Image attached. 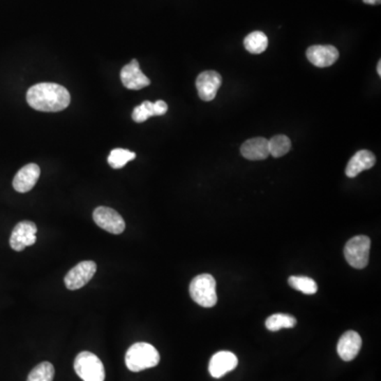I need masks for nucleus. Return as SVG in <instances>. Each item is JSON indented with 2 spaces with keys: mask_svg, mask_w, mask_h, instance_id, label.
<instances>
[{
  "mask_svg": "<svg viewBox=\"0 0 381 381\" xmlns=\"http://www.w3.org/2000/svg\"><path fill=\"white\" fill-rule=\"evenodd\" d=\"M70 101L68 90L59 84H36L27 92L29 105L38 112H61L68 107Z\"/></svg>",
  "mask_w": 381,
  "mask_h": 381,
  "instance_id": "1",
  "label": "nucleus"
},
{
  "mask_svg": "<svg viewBox=\"0 0 381 381\" xmlns=\"http://www.w3.org/2000/svg\"><path fill=\"white\" fill-rule=\"evenodd\" d=\"M160 361V355L151 344L147 342H138L127 350L125 355V364L132 372H141L147 368L158 366Z\"/></svg>",
  "mask_w": 381,
  "mask_h": 381,
  "instance_id": "2",
  "label": "nucleus"
},
{
  "mask_svg": "<svg viewBox=\"0 0 381 381\" xmlns=\"http://www.w3.org/2000/svg\"><path fill=\"white\" fill-rule=\"evenodd\" d=\"M190 298L202 307L214 306L217 303L216 281L211 274L195 276L190 284Z\"/></svg>",
  "mask_w": 381,
  "mask_h": 381,
  "instance_id": "3",
  "label": "nucleus"
},
{
  "mask_svg": "<svg viewBox=\"0 0 381 381\" xmlns=\"http://www.w3.org/2000/svg\"><path fill=\"white\" fill-rule=\"evenodd\" d=\"M75 371L83 381L105 380V368L98 356L82 352L75 360Z\"/></svg>",
  "mask_w": 381,
  "mask_h": 381,
  "instance_id": "4",
  "label": "nucleus"
},
{
  "mask_svg": "<svg viewBox=\"0 0 381 381\" xmlns=\"http://www.w3.org/2000/svg\"><path fill=\"white\" fill-rule=\"evenodd\" d=\"M371 239L364 235H358L346 243L344 257L352 267L364 269L370 257Z\"/></svg>",
  "mask_w": 381,
  "mask_h": 381,
  "instance_id": "5",
  "label": "nucleus"
},
{
  "mask_svg": "<svg viewBox=\"0 0 381 381\" xmlns=\"http://www.w3.org/2000/svg\"><path fill=\"white\" fill-rule=\"evenodd\" d=\"M94 221L100 228L112 234H121L125 230V221L114 209L99 207L94 211Z\"/></svg>",
  "mask_w": 381,
  "mask_h": 381,
  "instance_id": "6",
  "label": "nucleus"
},
{
  "mask_svg": "<svg viewBox=\"0 0 381 381\" xmlns=\"http://www.w3.org/2000/svg\"><path fill=\"white\" fill-rule=\"evenodd\" d=\"M97 272V264L92 261H84L75 265L65 276V285L69 290H77L84 287Z\"/></svg>",
  "mask_w": 381,
  "mask_h": 381,
  "instance_id": "7",
  "label": "nucleus"
},
{
  "mask_svg": "<svg viewBox=\"0 0 381 381\" xmlns=\"http://www.w3.org/2000/svg\"><path fill=\"white\" fill-rule=\"evenodd\" d=\"M38 227L30 221H20L12 231L10 246L15 251H22L24 248L36 243Z\"/></svg>",
  "mask_w": 381,
  "mask_h": 381,
  "instance_id": "8",
  "label": "nucleus"
},
{
  "mask_svg": "<svg viewBox=\"0 0 381 381\" xmlns=\"http://www.w3.org/2000/svg\"><path fill=\"white\" fill-rule=\"evenodd\" d=\"M120 77L123 85L127 89L140 90L151 84L149 77L141 71L140 65L137 59H133L130 64L123 67Z\"/></svg>",
  "mask_w": 381,
  "mask_h": 381,
  "instance_id": "9",
  "label": "nucleus"
},
{
  "mask_svg": "<svg viewBox=\"0 0 381 381\" xmlns=\"http://www.w3.org/2000/svg\"><path fill=\"white\" fill-rule=\"evenodd\" d=\"M221 75L216 71H204L196 80L198 96L202 101L210 102L216 97L217 91L221 86Z\"/></svg>",
  "mask_w": 381,
  "mask_h": 381,
  "instance_id": "10",
  "label": "nucleus"
},
{
  "mask_svg": "<svg viewBox=\"0 0 381 381\" xmlns=\"http://www.w3.org/2000/svg\"><path fill=\"white\" fill-rule=\"evenodd\" d=\"M306 57L315 67L325 68V67L331 66L337 61L339 59V51L331 45H327V46L315 45L307 49Z\"/></svg>",
  "mask_w": 381,
  "mask_h": 381,
  "instance_id": "11",
  "label": "nucleus"
},
{
  "mask_svg": "<svg viewBox=\"0 0 381 381\" xmlns=\"http://www.w3.org/2000/svg\"><path fill=\"white\" fill-rule=\"evenodd\" d=\"M361 346L362 339L359 334L354 331H348L340 338L337 352L343 361H352L357 357Z\"/></svg>",
  "mask_w": 381,
  "mask_h": 381,
  "instance_id": "12",
  "label": "nucleus"
},
{
  "mask_svg": "<svg viewBox=\"0 0 381 381\" xmlns=\"http://www.w3.org/2000/svg\"><path fill=\"white\" fill-rule=\"evenodd\" d=\"M40 176V169L36 163H29L20 170L13 179V188L18 193L32 190Z\"/></svg>",
  "mask_w": 381,
  "mask_h": 381,
  "instance_id": "13",
  "label": "nucleus"
},
{
  "mask_svg": "<svg viewBox=\"0 0 381 381\" xmlns=\"http://www.w3.org/2000/svg\"><path fill=\"white\" fill-rule=\"evenodd\" d=\"M239 364L237 356L231 352H218L211 358L209 372L214 378H221L234 370Z\"/></svg>",
  "mask_w": 381,
  "mask_h": 381,
  "instance_id": "14",
  "label": "nucleus"
},
{
  "mask_svg": "<svg viewBox=\"0 0 381 381\" xmlns=\"http://www.w3.org/2000/svg\"><path fill=\"white\" fill-rule=\"evenodd\" d=\"M375 163H376V157L372 151H366V149L357 151L351 158V160L348 161L345 170L346 176L348 178H355L361 172L372 169Z\"/></svg>",
  "mask_w": 381,
  "mask_h": 381,
  "instance_id": "15",
  "label": "nucleus"
},
{
  "mask_svg": "<svg viewBox=\"0 0 381 381\" xmlns=\"http://www.w3.org/2000/svg\"><path fill=\"white\" fill-rule=\"evenodd\" d=\"M241 153L248 160H264L269 154L268 140L265 138H253L246 141L241 147Z\"/></svg>",
  "mask_w": 381,
  "mask_h": 381,
  "instance_id": "16",
  "label": "nucleus"
},
{
  "mask_svg": "<svg viewBox=\"0 0 381 381\" xmlns=\"http://www.w3.org/2000/svg\"><path fill=\"white\" fill-rule=\"evenodd\" d=\"M167 104L163 100L151 103L149 101L143 102L141 105L137 106L133 112V120L137 123L145 122L149 117L163 116L167 114Z\"/></svg>",
  "mask_w": 381,
  "mask_h": 381,
  "instance_id": "17",
  "label": "nucleus"
},
{
  "mask_svg": "<svg viewBox=\"0 0 381 381\" xmlns=\"http://www.w3.org/2000/svg\"><path fill=\"white\" fill-rule=\"evenodd\" d=\"M244 46H245L246 50L252 54L263 53L268 47L267 36L262 31H254L246 36Z\"/></svg>",
  "mask_w": 381,
  "mask_h": 381,
  "instance_id": "18",
  "label": "nucleus"
},
{
  "mask_svg": "<svg viewBox=\"0 0 381 381\" xmlns=\"http://www.w3.org/2000/svg\"><path fill=\"white\" fill-rule=\"evenodd\" d=\"M297 319L286 313H274L266 320V327L270 331H278L282 329H292L296 327Z\"/></svg>",
  "mask_w": 381,
  "mask_h": 381,
  "instance_id": "19",
  "label": "nucleus"
},
{
  "mask_svg": "<svg viewBox=\"0 0 381 381\" xmlns=\"http://www.w3.org/2000/svg\"><path fill=\"white\" fill-rule=\"evenodd\" d=\"M268 147H269L270 155L274 156V158H280L290 151L292 141L287 136L278 135L268 140Z\"/></svg>",
  "mask_w": 381,
  "mask_h": 381,
  "instance_id": "20",
  "label": "nucleus"
},
{
  "mask_svg": "<svg viewBox=\"0 0 381 381\" xmlns=\"http://www.w3.org/2000/svg\"><path fill=\"white\" fill-rule=\"evenodd\" d=\"M136 158V154L134 151H128V149H114L110 151L108 156V163L112 169H122L126 165V163L134 160Z\"/></svg>",
  "mask_w": 381,
  "mask_h": 381,
  "instance_id": "21",
  "label": "nucleus"
},
{
  "mask_svg": "<svg viewBox=\"0 0 381 381\" xmlns=\"http://www.w3.org/2000/svg\"><path fill=\"white\" fill-rule=\"evenodd\" d=\"M288 283L290 287L305 294H315L318 292L317 283L307 276H290Z\"/></svg>",
  "mask_w": 381,
  "mask_h": 381,
  "instance_id": "22",
  "label": "nucleus"
},
{
  "mask_svg": "<svg viewBox=\"0 0 381 381\" xmlns=\"http://www.w3.org/2000/svg\"><path fill=\"white\" fill-rule=\"evenodd\" d=\"M54 366L50 362H42L31 371L27 381H53Z\"/></svg>",
  "mask_w": 381,
  "mask_h": 381,
  "instance_id": "23",
  "label": "nucleus"
},
{
  "mask_svg": "<svg viewBox=\"0 0 381 381\" xmlns=\"http://www.w3.org/2000/svg\"><path fill=\"white\" fill-rule=\"evenodd\" d=\"M364 3H368V5H377V3H380L381 0H364Z\"/></svg>",
  "mask_w": 381,
  "mask_h": 381,
  "instance_id": "24",
  "label": "nucleus"
},
{
  "mask_svg": "<svg viewBox=\"0 0 381 381\" xmlns=\"http://www.w3.org/2000/svg\"><path fill=\"white\" fill-rule=\"evenodd\" d=\"M377 73H378L379 77L381 75V61H378V65H377Z\"/></svg>",
  "mask_w": 381,
  "mask_h": 381,
  "instance_id": "25",
  "label": "nucleus"
}]
</instances>
